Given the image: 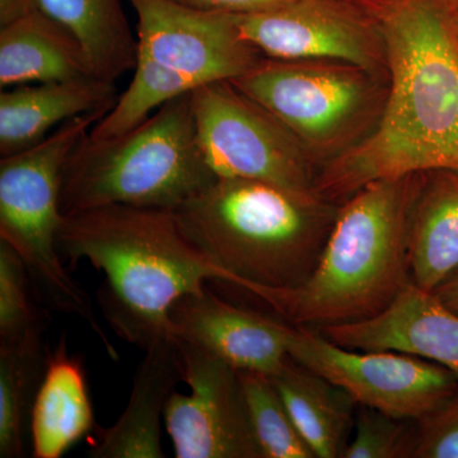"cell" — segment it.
Here are the masks:
<instances>
[{
  "label": "cell",
  "mask_w": 458,
  "mask_h": 458,
  "mask_svg": "<svg viewBox=\"0 0 458 458\" xmlns=\"http://www.w3.org/2000/svg\"><path fill=\"white\" fill-rule=\"evenodd\" d=\"M188 7L216 13L251 14L280 7L292 0H174Z\"/></svg>",
  "instance_id": "obj_28"
},
{
  "label": "cell",
  "mask_w": 458,
  "mask_h": 458,
  "mask_svg": "<svg viewBox=\"0 0 458 458\" xmlns=\"http://www.w3.org/2000/svg\"><path fill=\"white\" fill-rule=\"evenodd\" d=\"M375 23L388 83L369 134L322 165L319 197L345 201L379 180L458 172V38L452 0H352Z\"/></svg>",
  "instance_id": "obj_1"
},
{
  "label": "cell",
  "mask_w": 458,
  "mask_h": 458,
  "mask_svg": "<svg viewBox=\"0 0 458 458\" xmlns=\"http://www.w3.org/2000/svg\"><path fill=\"white\" fill-rule=\"evenodd\" d=\"M252 429L264 458H316L298 432L273 379L264 373L240 372Z\"/></svg>",
  "instance_id": "obj_24"
},
{
  "label": "cell",
  "mask_w": 458,
  "mask_h": 458,
  "mask_svg": "<svg viewBox=\"0 0 458 458\" xmlns=\"http://www.w3.org/2000/svg\"><path fill=\"white\" fill-rule=\"evenodd\" d=\"M113 81L89 75L75 80L23 84L0 95V156L7 157L36 146L55 126L113 106Z\"/></svg>",
  "instance_id": "obj_16"
},
{
  "label": "cell",
  "mask_w": 458,
  "mask_h": 458,
  "mask_svg": "<svg viewBox=\"0 0 458 458\" xmlns=\"http://www.w3.org/2000/svg\"><path fill=\"white\" fill-rule=\"evenodd\" d=\"M234 17L242 38L264 57L333 60L373 73L386 71L378 30L352 0H292Z\"/></svg>",
  "instance_id": "obj_11"
},
{
  "label": "cell",
  "mask_w": 458,
  "mask_h": 458,
  "mask_svg": "<svg viewBox=\"0 0 458 458\" xmlns=\"http://www.w3.org/2000/svg\"><path fill=\"white\" fill-rule=\"evenodd\" d=\"M89 75L95 73L81 42L44 12L0 27L2 89Z\"/></svg>",
  "instance_id": "obj_17"
},
{
  "label": "cell",
  "mask_w": 458,
  "mask_h": 458,
  "mask_svg": "<svg viewBox=\"0 0 458 458\" xmlns=\"http://www.w3.org/2000/svg\"><path fill=\"white\" fill-rule=\"evenodd\" d=\"M318 331L352 351L417 355L445 367L458 379V315L432 292L412 283L376 318Z\"/></svg>",
  "instance_id": "obj_14"
},
{
  "label": "cell",
  "mask_w": 458,
  "mask_h": 458,
  "mask_svg": "<svg viewBox=\"0 0 458 458\" xmlns=\"http://www.w3.org/2000/svg\"><path fill=\"white\" fill-rule=\"evenodd\" d=\"M354 423V438L346 445L342 458L411 457L418 421L361 406Z\"/></svg>",
  "instance_id": "obj_26"
},
{
  "label": "cell",
  "mask_w": 458,
  "mask_h": 458,
  "mask_svg": "<svg viewBox=\"0 0 458 458\" xmlns=\"http://www.w3.org/2000/svg\"><path fill=\"white\" fill-rule=\"evenodd\" d=\"M45 331L25 339L0 344V457L26 454L36 394L47 367L42 349Z\"/></svg>",
  "instance_id": "obj_22"
},
{
  "label": "cell",
  "mask_w": 458,
  "mask_h": 458,
  "mask_svg": "<svg viewBox=\"0 0 458 458\" xmlns=\"http://www.w3.org/2000/svg\"><path fill=\"white\" fill-rule=\"evenodd\" d=\"M216 179L189 92L131 131L106 140L87 134L66 161L60 207L64 214L116 204L176 210Z\"/></svg>",
  "instance_id": "obj_5"
},
{
  "label": "cell",
  "mask_w": 458,
  "mask_h": 458,
  "mask_svg": "<svg viewBox=\"0 0 458 458\" xmlns=\"http://www.w3.org/2000/svg\"><path fill=\"white\" fill-rule=\"evenodd\" d=\"M424 176L375 181L346 199L302 285L242 291L294 327L319 330L376 318L411 283L410 222Z\"/></svg>",
  "instance_id": "obj_3"
},
{
  "label": "cell",
  "mask_w": 458,
  "mask_h": 458,
  "mask_svg": "<svg viewBox=\"0 0 458 458\" xmlns=\"http://www.w3.org/2000/svg\"><path fill=\"white\" fill-rule=\"evenodd\" d=\"M292 360L343 388L355 403L419 421L458 394V379L439 364L396 352H360L318 330L288 324Z\"/></svg>",
  "instance_id": "obj_9"
},
{
  "label": "cell",
  "mask_w": 458,
  "mask_h": 458,
  "mask_svg": "<svg viewBox=\"0 0 458 458\" xmlns=\"http://www.w3.org/2000/svg\"><path fill=\"white\" fill-rule=\"evenodd\" d=\"M271 379L315 457H342L354 423L352 397L291 357Z\"/></svg>",
  "instance_id": "obj_20"
},
{
  "label": "cell",
  "mask_w": 458,
  "mask_h": 458,
  "mask_svg": "<svg viewBox=\"0 0 458 458\" xmlns=\"http://www.w3.org/2000/svg\"><path fill=\"white\" fill-rule=\"evenodd\" d=\"M57 247L105 276L102 312L125 342L149 348L174 339L170 312L221 273L185 236L174 210L105 205L64 214Z\"/></svg>",
  "instance_id": "obj_2"
},
{
  "label": "cell",
  "mask_w": 458,
  "mask_h": 458,
  "mask_svg": "<svg viewBox=\"0 0 458 458\" xmlns=\"http://www.w3.org/2000/svg\"><path fill=\"white\" fill-rule=\"evenodd\" d=\"M29 270L16 250L0 240V344L45 331V316L30 293Z\"/></svg>",
  "instance_id": "obj_25"
},
{
  "label": "cell",
  "mask_w": 458,
  "mask_h": 458,
  "mask_svg": "<svg viewBox=\"0 0 458 458\" xmlns=\"http://www.w3.org/2000/svg\"><path fill=\"white\" fill-rule=\"evenodd\" d=\"M172 336L243 372L276 376L289 360L288 322L241 309L205 286L185 295L170 312Z\"/></svg>",
  "instance_id": "obj_13"
},
{
  "label": "cell",
  "mask_w": 458,
  "mask_h": 458,
  "mask_svg": "<svg viewBox=\"0 0 458 458\" xmlns=\"http://www.w3.org/2000/svg\"><path fill=\"white\" fill-rule=\"evenodd\" d=\"M40 11V0H0V27Z\"/></svg>",
  "instance_id": "obj_29"
},
{
  "label": "cell",
  "mask_w": 458,
  "mask_h": 458,
  "mask_svg": "<svg viewBox=\"0 0 458 458\" xmlns=\"http://www.w3.org/2000/svg\"><path fill=\"white\" fill-rule=\"evenodd\" d=\"M174 212L219 283L295 288L318 267L339 208L316 192L216 177Z\"/></svg>",
  "instance_id": "obj_4"
},
{
  "label": "cell",
  "mask_w": 458,
  "mask_h": 458,
  "mask_svg": "<svg viewBox=\"0 0 458 458\" xmlns=\"http://www.w3.org/2000/svg\"><path fill=\"white\" fill-rule=\"evenodd\" d=\"M232 83L285 125L315 164L324 165L360 140L386 96L378 73L333 60L264 57Z\"/></svg>",
  "instance_id": "obj_7"
},
{
  "label": "cell",
  "mask_w": 458,
  "mask_h": 458,
  "mask_svg": "<svg viewBox=\"0 0 458 458\" xmlns=\"http://www.w3.org/2000/svg\"><path fill=\"white\" fill-rule=\"evenodd\" d=\"M452 3H454V4H458V0H452Z\"/></svg>",
  "instance_id": "obj_32"
},
{
  "label": "cell",
  "mask_w": 458,
  "mask_h": 458,
  "mask_svg": "<svg viewBox=\"0 0 458 458\" xmlns=\"http://www.w3.org/2000/svg\"><path fill=\"white\" fill-rule=\"evenodd\" d=\"M98 429L82 363L69 355L64 340L47 355L31 412L32 457L60 458Z\"/></svg>",
  "instance_id": "obj_18"
},
{
  "label": "cell",
  "mask_w": 458,
  "mask_h": 458,
  "mask_svg": "<svg viewBox=\"0 0 458 458\" xmlns=\"http://www.w3.org/2000/svg\"><path fill=\"white\" fill-rule=\"evenodd\" d=\"M432 293L443 306L458 315V269L443 280Z\"/></svg>",
  "instance_id": "obj_30"
},
{
  "label": "cell",
  "mask_w": 458,
  "mask_h": 458,
  "mask_svg": "<svg viewBox=\"0 0 458 458\" xmlns=\"http://www.w3.org/2000/svg\"><path fill=\"white\" fill-rule=\"evenodd\" d=\"M197 87L198 84L185 75L138 54L128 89L122 96H117L113 106L93 125L89 135L95 140H106L131 131L172 99Z\"/></svg>",
  "instance_id": "obj_23"
},
{
  "label": "cell",
  "mask_w": 458,
  "mask_h": 458,
  "mask_svg": "<svg viewBox=\"0 0 458 458\" xmlns=\"http://www.w3.org/2000/svg\"><path fill=\"white\" fill-rule=\"evenodd\" d=\"M110 108L74 117L36 146L0 158V240L16 250L47 302L82 318L99 340L106 333L86 289L63 264L57 234L66 161Z\"/></svg>",
  "instance_id": "obj_6"
},
{
  "label": "cell",
  "mask_w": 458,
  "mask_h": 458,
  "mask_svg": "<svg viewBox=\"0 0 458 458\" xmlns=\"http://www.w3.org/2000/svg\"><path fill=\"white\" fill-rule=\"evenodd\" d=\"M182 382L190 394L174 393L165 426L177 458H264L256 439L240 370L191 344L174 339Z\"/></svg>",
  "instance_id": "obj_10"
},
{
  "label": "cell",
  "mask_w": 458,
  "mask_h": 458,
  "mask_svg": "<svg viewBox=\"0 0 458 458\" xmlns=\"http://www.w3.org/2000/svg\"><path fill=\"white\" fill-rule=\"evenodd\" d=\"M411 283L433 292L458 269V172H428L412 209Z\"/></svg>",
  "instance_id": "obj_19"
},
{
  "label": "cell",
  "mask_w": 458,
  "mask_h": 458,
  "mask_svg": "<svg viewBox=\"0 0 458 458\" xmlns=\"http://www.w3.org/2000/svg\"><path fill=\"white\" fill-rule=\"evenodd\" d=\"M40 11L73 33L98 77L114 82L137 65L138 41L123 0H40Z\"/></svg>",
  "instance_id": "obj_21"
},
{
  "label": "cell",
  "mask_w": 458,
  "mask_h": 458,
  "mask_svg": "<svg viewBox=\"0 0 458 458\" xmlns=\"http://www.w3.org/2000/svg\"><path fill=\"white\" fill-rule=\"evenodd\" d=\"M138 16V54L198 86L232 82L264 59L241 35L234 14L174 0H128Z\"/></svg>",
  "instance_id": "obj_12"
},
{
  "label": "cell",
  "mask_w": 458,
  "mask_h": 458,
  "mask_svg": "<svg viewBox=\"0 0 458 458\" xmlns=\"http://www.w3.org/2000/svg\"><path fill=\"white\" fill-rule=\"evenodd\" d=\"M182 366L174 339L146 349L138 367L128 405L110 428H98L89 454L95 458H162L161 426Z\"/></svg>",
  "instance_id": "obj_15"
},
{
  "label": "cell",
  "mask_w": 458,
  "mask_h": 458,
  "mask_svg": "<svg viewBox=\"0 0 458 458\" xmlns=\"http://www.w3.org/2000/svg\"><path fill=\"white\" fill-rule=\"evenodd\" d=\"M411 458H458V394L418 421Z\"/></svg>",
  "instance_id": "obj_27"
},
{
  "label": "cell",
  "mask_w": 458,
  "mask_h": 458,
  "mask_svg": "<svg viewBox=\"0 0 458 458\" xmlns=\"http://www.w3.org/2000/svg\"><path fill=\"white\" fill-rule=\"evenodd\" d=\"M191 106L201 152L216 177L316 192L315 162L301 141L233 83L201 84L191 90Z\"/></svg>",
  "instance_id": "obj_8"
},
{
  "label": "cell",
  "mask_w": 458,
  "mask_h": 458,
  "mask_svg": "<svg viewBox=\"0 0 458 458\" xmlns=\"http://www.w3.org/2000/svg\"><path fill=\"white\" fill-rule=\"evenodd\" d=\"M454 30H456V35L458 38V4H454Z\"/></svg>",
  "instance_id": "obj_31"
}]
</instances>
